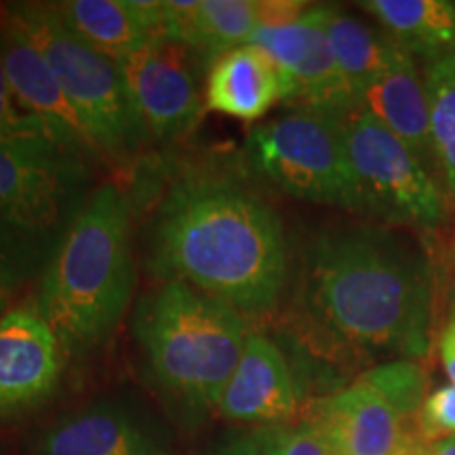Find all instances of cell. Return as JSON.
Segmentation results:
<instances>
[{
    "label": "cell",
    "instance_id": "1",
    "mask_svg": "<svg viewBox=\"0 0 455 455\" xmlns=\"http://www.w3.org/2000/svg\"><path fill=\"white\" fill-rule=\"evenodd\" d=\"M301 299L335 344L415 361L430 346L435 268L411 238L379 228L318 235L304 255Z\"/></svg>",
    "mask_w": 455,
    "mask_h": 455
},
{
    "label": "cell",
    "instance_id": "2",
    "mask_svg": "<svg viewBox=\"0 0 455 455\" xmlns=\"http://www.w3.org/2000/svg\"><path fill=\"white\" fill-rule=\"evenodd\" d=\"M152 266L238 312L276 304L287 278L283 224L261 198L220 175L180 180L152 224Z\"/></svg>",
    "mask_w": 455,
    "mask_h": 455
},
{
    "label": "cell",
    "instance_id": "3",
    "mask_svg": "<svg viewBox=\"0 0 455 455\" xmlns=\"http://www.w3.org/2000/svg\"><path fill=\"white\" fill-rule=\"evenodd\" d=\"M133 289L129 203L104 184L61 232L36 306L64 348H93L118 327Z\"/></svg>",
    "mask_w": 455,
    "mask_h": 455
},
{
    "label": "cell",
    "instance_id": "4",
    "mask_svg": "<svg viewBox=\"0 0 455 455\" xmlns=\"http://www.w3.org/2000/svg\"><path fill=\"white\" fill-rule=\"evenodd\" d=\"M135 331L158 384L195 409L220 405L249 338L241 312L184 281L140 301Z\"/></svg>",
    "mask_w": 455,
    "mask_h": 455
},
{
    "label": "cell",
    "instance_id": "5",
    "mask_svg": "<svg viewBox=\"0 0 455 455\" xmlns=\"http://www.w3.org/2000/svg\"><path fill=\"white\" fill-rule=\"evenodd\" d=\"M0 21L32 44L81 114L100 155L127 158L144 138L131 110L121 68L64 24L53 3H13L0 9Z\"/></svg>",
    "mask_w": 455,
    "mask_h": 455
},
{
    "label": "cell",
    "instance_id": "6",
    "mask_svg": "<svg viewBox=\"0 0 455 455\" xmlns=\"http://www.w3.org/2000/svg\"><path fill=\"white\" fill-rule=\"evenodd\" d=\"M247 158L261 178L284 195L363 212L346 150L344 118L295 108L251 129Z\"/></svg>",
    "mask_w": 455,
    "mask_h": 455
},
{
    "label": "cell",
    "instance_id": "7",
    "mask_svg": "<svg viewBox=\"0 0 455 455\" xmlns=\"http://www.w3.org/2000/svg\"><path fill=\"white\" fill-rule=\"evenodd\" d=\"M344 140L363 212L415 230H436L445 224V192L392 131L371 114L355 110L344 118Z\"/></svg>",
    "mask_w": 455,
    "mask_h": 455
},
{
    "label": "cell",
    "instance_id": "8",
    "mask_svg": "<svg viewBox=\"0 0 455 455\" xmlns=\"http://www.w3.org/2000/svg\"><path fill=\"white\" fill-rule=\"evenodd\" d=\"M196 60L195 51L161 34L118 61L129 106L144 135L178 140L201 123L207 104Z\"/></svg>",
    "mask_w": 455,
    "mask_h": 455
},
{
    "label": "cell",
    "instance_id": "9",
    "mask_svg": "<svg viewBox=\"0 0 455 455\" xmlns=\"http://www.w3.org/2000/svg\"><path fill=\"white\" fill-rule=\"evenodd\" d=\"M247 44L275 64L284 83V104L346 118L356 110L323 28L321 7L289 26H259Z\"/></svg>",
    "mask_w": 455,
    "mask_h": 455
},
{
    "label": "cell",
    "instance_id": "10",
    "mask_svg": "<svg viewBox=\"0 0 455 455\" xmlns=\"http://www.w3.org/2000/svg\"><path fill=\"white\" fill-rule=\"evenodd\" d=\"M83 163L38 156L0 146V228L28 241H43L68 226Z\"/></svg>",
    "mask_w": 455,
    "mask_h": 455
},
{
    "label": "cell",
    "instance_id": "11",
    "mask_svg": "<svg viewBox=\"0 0 455 455\" xmlns=\"http://www.w3.org/2000/svg\"><path fill=\"white\" fill-rule=\"evenodd\" d=\"M64 344L36 304H21L0 316V418H15L43 405L60 386Z\"/></svg>",
    "mask_w": 455,
    "mask_h": 455
},
{
    "label": "cell",
    "instance_id": "12",
    "mask_svg": "<svg viewBox=\"0 0 455 455\" xmlns=\"http://www.w3.org/2000/svg\"><path fill=\"white\" fill-rule=\"evenodd\" d=\"M0 49L17 104L41 124L55 150L76 163L101 158L87 124L68 100L47 61L4 21H0Z\"/></svg>",
    "mask_w": 455,
    "mask_h": 455
},
{
    "label": "cell",
    "instance_id": "13",
    "mask_svg": "<svg viewBox=\"0 0 455 455\" xmlns=\"http://www.w3.org/2000/svg\"><path fill=\"white\" fill-rule=\"evenodd\" d=\"M310 422L325 435L333 455H396L418 428L365 375L318 401Z\"/></svg>",
    "mask_w": 455,
    "mask_h": 455
},
{
    "label": "cell",
    "instance_id": "14",
    "mask_svg": "<svg viewBox=\"0 0 455 455\" xmlns=\"http://www.w3.org/2000/svg\"><path fill=\"white\" fill-rule=\"evenodd\" d=\"M218 409L228 419L278 426L298 413V388L283 350L270 338L249 333L241 363Z\"/></svg>",
    "mask_w": 455,
    "mask_h": 455
},
{
    "label": "cell",
    "instance_id": "15",
    "mask_svg": "<svg viewBox=\"0 0 455 455\" xmlns=\"http://www.w3.org/2000/svg\"><path fill=\"white\" fill-rule=\"evenodd\" d=\"M356 110L371 114L375 121L392 131L432 175L441 173L432 140L424 78H419L409 51L398 57L396 64L358 91Z\"/></svg>",
    "mask_w": 455,
    "mask_h": 455
},
{
    "label": "cell",
    "instance_id": "16",
    "mask_svg": "<svg viewBox=\"0 0 455 455\" xmlns=\"http://www.w3.org/2000/svg\"><path fill=\"white\" fill-rule=\"evenodd\" d=\"M53 7L78 38L114 61L164 30V9L158 0H68Z\"/></svg>",
    "mask_w": 455,
    "mask_h": 455
},
{
    "label": "cell",
    "instance_id": "17",
    "mask_svg": "<svg viewBox=\"0 0 455 455\" xmlns=\"http://www.w3.org/2000/svg\"><path fill=\"white\" fill-rule=\"evenodd\" d=\"M284 83L275 64L251 44L213 60L204 84L207 110L253 123L284 101Z\"/></svg>",
    "mask_w": 455,
    "mask_h": 455
},
{
    "label": "cell",
    "instance_id": "18",
    "mask_svg": "<svg viewBox=\"0 0 455 455\" xmlns=\"http://www.w3.org/2000/svg\"><path fill=\"white\" fill-rule=\"evenodd\" d=\"M163 9L164 36L213 60L247 44L259 26L255 0H169Z\"/></svg>",
    "mask_w": 455,
    "mask_h": 455
},
{
    "label": "cell",
    "instance_id": "19",
    "mask_svg": "<svg viewBox=\"0 0 455 455\" xmlns=\"http://www.w3.org/2000/svg\"><path fill=\"white\" fill-rule=\"evenodd\" d=\"M38 455H161L133 415L116 405H93L55 424L38 443Z\"/></svg>",
    "mask_w": 455,
    "mask_h": 455
},
{
    "label": "cell",
    "instance_id": "20",
    "mask_svg": "<svg viewBox=\"0 0 455 455\" xmlns=\"http://www.w3.org/2000/svg\"><path fill=\"white\" fill-rule=\"evenodd\" d=\"M361 7L426 64L455 53V4L447 0H367Z\"/></svg>",
    "mask_w": 455,
    "mask_h": 455
},
{
    "label": "cell",
    "instance_id": "21",
    "mask_svg": "<svg viewBox=\"0 0 455 455\" xmlns=\"http://www.w3.org/2000/svg\"><path fill=\"white\" fill-rule=\"evenodd\" d=\"M321 20L331 44L335 64L344 81L348 83L356 106L358 91L396 64L398 57L405 55L407 49L398 44L390 34L373 30L365 21L335 7H321Z\"/></svg>",
    "mask_w": 455,
    "mask_h": 455
},
{
    "label": "cell",
    "instance_id": "22",
    "mask_svg": "<svg viewBox=\"0 0 455 455\" xmlns=\"http://www.w3.org/2000/svg\"><path fill=\"white\" fill-rule=\"evenodd\" d=\"M424 87L436 161L455 203V53L426 64Z\"/></svg>",
    "mask_w": 455,
    "mask_h": 455
},
{
    "label": "cell",
    "instance_id": "23",
    "mask_svg": "<svg viewBox=\"0 0 455 455\" xmlns=\"http://www.w3.org/2000/svg\"><path fill=\"white\" fill-rule=\"evenodd\" d=\"M0 146L28 152V155L66 158L55 150L41 124L28 116L17 104L7 70H4L3 49H0Z\"/></svg>",
    "mask_w": 455,
    "mask_h": 455
},
{
    "label": "cell",
    "instance_id": "24",
    "mask_svg": "<svg viewBox=\"0 0 455 455\" xmlns=\"http://www.w3.org/2000/svg\"><path fill=\"white\" fill-rule=\"evenodd\" d=\"M365 378L378 386L405 418L418 422V413L426 401V386H428L419 363L401 358V361L371 369L365 373Z\"/></svg>",
    "mask_w": 455,
    "mask_h": 455
},
{
    "label": "cell",
    "instance_id": "25",
    "mask_svg": "<svg viewBox=\"0 0 455 455\" xmlns=\"http://www.w3.org/2000/svg\"><path fill=\"white\" fill-rule=\"evenodd\" d=\"M261 455H333L321 428L310 419L289 426H264L253 432Z\"/></svg>",
    "mask_w": 455,
    "mask_h": 455
},
{
    "label": "cell",
    "instance_id": "26",
    "mask_svg": "<svg viewBox=\"0 0 455 455\" xmlns=\"http://www.w3.org/2000/svg\"><path fill=\"white\" fill-rule=\"evenodd\" d=\"M418 428L428 443L455 436V386H441L426 396L418 413Z\"/></svg>",
    "mask_w": 455,
    "mask_h": 455
},
{
    "label": "cell",
    "instance_id": "27",
    "mask_svg": "<svg viewBox=\"0 0 455 455\" xmlns=\"http://www.w3.org/2000/svg\"><path fill=\"white\" fill-rule=\"evenodd\" d=\"M259 26H289L308 13V3L299 0H255ZM258 26V28H259Z\"/></svg>",
    "mask_w": 455,
    "mask_h": 455
},
{
    "label": "cell",
    "instance_id": "28",
    "mask_svg": "<svg viewBox=\"0 0 455 455\" xmlns=\"http://www.w3.org/2000/svg\"><path fill=\"white\" fill-rule=\"evenodd\" d=\"M207 455H261V453L251 432V435L236 436V439L226 441L224 445L212 449Z\"/></svg>",
    "mask_w": 455,
    "mask_h": 455
},
{
    "label": "cell",
    "instance_id": "29",
    "mask_svg": "<svg viewBox=\"0 0 455 455\" xmlns=\"http://www.w3.org/2000/svg\"><path fill=\"white\" fill-rule=\"evenodd\" d=\"M441 361L449 379L455 386V316L451 318V323H449L441 338Z\"/></svg>",
    "mask_w": 455,
    "mask_h": 455
},
{
    "label": "cell",
    "instance_id": "30",
    "mask_svg": "<svg viewBox=\"0 0 455 455\" xmlns=\"http://www.w3.org/2000/svg\"><path fill=\"white\" fill-rule=\"evenodd\" d=\"M430 447H432V443L424 439L419 428H415L411 435L407 436V441L403 443V447L398 449L396 455H432Z\"/></svg>",
    "mask_w": 455,
    "mask_h": 455
},
{
    "label": "cell",
    "instance_id": "31",
    "mask_svg": "<svg viewBox=\"0 0 455 455\" xmlns=\"http://www.w3.org/2000/svg\"><path fill=\"white\" fill-rule=\"evenodd\" d=\"M430 451H432V455H455V436H451V439H443V441L432 443Z\"/></svg>",
    "mask_w": 455,
    "mask_h": 455
},
{
    "label": "cell",
    "instance_id": "32",
    "mask_svg": "<svg viewBox=\"0 0 455 455\" xmlns=\"http://www.w3.org/2000/svg\"><path fill=\"white\" fill-rule=\"evenodd\" d=\"M7 301H9V284H7V278L0 275V316L4 315V308H7Z\"/></svg>",
    "mask_w": 455,
    "mask_h": 455
}]
</instances>
